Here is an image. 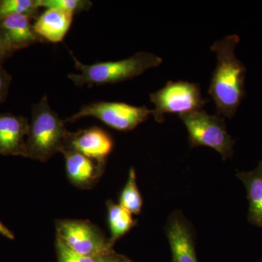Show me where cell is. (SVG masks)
I'll use <instances>...</instances> for the list:
<instances>
[{"label":"cell","mask_w":262,"mask_h":262,"mask_svg":"<svg viewBox=\"0 0 262 262\" xmlns=\"http://www.w3.org/2000/svg\"><path fill=\"white\" fill-rule=\"evenodd\" d=\"M122 262H133V261H131L130 260H129L128 258H124V260H123V261Z\"/></svg>","instance_id":"24"},{"label":"cell","mask_w":262,"mask_h":262,"mask_svg":"<svg viewBox=\"0 0 262 262\" xmlns=\"http://www.w3.org/2000/svg\"><path fill=\"white\" fill-rule=\"evenodd\" d=\"M29 123L21 115L0 113V155L27 158Z\"/></svg>","instance_id":"12"},{"label":"cell","mask_w":262,"mask_h":262,"mask_svg":"<svg viewBox=\"0 0 262 262\" xmlns=\"http://www.w3.org/2000/svg\"><path fill=\"white\" fill-rule=\"evenodd\" d=\"M113 146L110 134L100 127H92L77 132L68 131L63 148H70L92 159L105 162Z\"/></svg>","instance_id":"8"},{"label":"cell","mask_w":262,"mask_h":262,"mask_svg":"<svg viewBox=\"0 0 262 262\" xmlns=\"http://www.w3.org/2000/svg\"><path fill=\"white\" fill-rule=\"evenodd\" d=\"M124 256L117 254L115 251L103 255L96 258L95 262H122L124 260Z\"/></svg>","instance_id":"21"},{"label":"cell","mask_w":262,"mask_h":262,"mask_svg":"<svg viewBox=\"0 0 262 262\" xmlns=\"http://www.w3.org/2000/svg\"><path fill=\"white\" fill-rule=\"evenodd\" d=\"M167 237L173 262H198L190 226L180 212L170 214L166 225Z\"/></svg>","instance_id":"10"},{"label":"cell","mask_w":262,"mask_h":262,"mask_svg":"<svg viewBox=\"0 0 262 262\" xmlns=\"http://www.w3.org/2000/svg\"><path fill=\"white\" fill-rule=\"evenodd\" d=\"M56 251L58 262H95L96 258L87 257L75 252L56 235Z\"/></svg>","instance_id":"19"},{"label":"cell","mask_w":262,"mask_h":262,"mask_svg":"<svg viewBox=\"0 0 262 262\" xmlns=\"http://www.w3.org/2000/svg\"><path fill=\"white\" fill-rule=\"evenodd\" d=\"M40 8H56L65 10L74 15L87 11L92 6V2L88 0H37Z\"/></svg>","instance_id":"18"},{"label":"cell","mask_w":262,"mask_h":262,"mask_svg":"<svg viewBox=\"0 0 262 262\" xmlns=\"http://www.w3.org/2000/svg\"><path fill=\"white\" fill-rule=\"evenodd\" d=\"M179 117L187 128L192 147L208 146L218 151L224 160L232 157L235 141L227 132L225 117L209 115L203 108Z\"/></svg>","instance_id":"4"},{"label":"cell","mask_w":262,"mask_h":262,"mask_svg":"<svg viewBox=\"0 0 262 262\" xmlns=\"http://www.w3.org/2000/svg\"><path fill=\"white\" fill-rule=\"evenodd\" d=\"M122 207L132 214H139L142 208V198L136 183L135 168H131L128 178L123 190L120 194V203Z\"/></svg>","instance_id":"16"},{"label":"cell","mask_w":262,"mask_h":262,"mask_svg":"<svg viewBox=\"0 0 262 262\" xmlns=\"http://www.w3.org/2000/svg\"><path fill=\"white\" fill-rule=\"evenodd\" d=\"M155 108L151 115L162 123L166 114L182 115L203 108L208 100L203 98L201 86L187 81H169L165 87L150 94Z\"/></svg>","instance_id":"5"},{"label":"cell","mask_w":262,"mask_h":262,"mask_svg":"<svg viewBox=\"0 0 262 262\" xmlns=\"http://www.w3.org/2000/svg\"><path fill=\"white\" fill-rule=\"evenodd\" d=\"M0 234L8 239H13L15 238L14 234L6 226L3 225L1 222H0Z\"/></svg>","instance_id":"23"},{"label":"cell","mask_w":262,"mask_h":262,"mask_svg":"<svg viewBox=\"0 0 262 262\" xmlns=\"http://www.w3.org/2000/svg\"><path fill=\"white\" fill-rule=\"evenodd\" d=\"M236 177L245 185L249 202L248 219L250 223L262 227V160L251 171H241Z\"/></svg>","instance_id":"14"},{"label":"cell","mask_w":262,"mask_h":262,"mask_svg":"<svg viewBox=\"0 0 262 262\" xmlns=\"http://www.w3.org/2000/svg\"><path fill=\"white\" fill-rule=\"evenodd\" d=\"M61 152L64 155L69 180L76 187L91 189L104 172L105 162L92 159L70 148H63Z\"/></svg>","instance_id":"9"},{"label":"cell","mask_w":262,"mask_h":262,"mask_svg":"<svg viewBox=\"0 0 262 262\" xmlns=\"http://www.w3.org/2000/svg\"><path fill=\"white\" fill-rule=\"evenodd\" d=\"M65 122L50 106L47 96L34 104L27 140V158L46 162L64 147Z\"/></svg>","instance_id":"3"},{"label":"cell","mask_w":262,"mask_h":262,"mask_svg":"<svg viewBox=\"0 0 262 262\" xmlns=\"http://www.w3.org/2000/svg\"><path fill=\"white\" fill-rule=\"evenodd\" d=\"M37 0H0V19L12 15H27L35 19L39 15Z\"/></svg>","instance_id":"17"},{"label":"cell","mask_w":262,"mask_h":262,"mask_svg":"<svg viewBox=\"0 0 262 262\" xmlns=\"http://www.w3.org/2000/svg\"><path fill=\"white\" fill-rule=\"evenodd\" d=\"M46 10L34 19L33 28L43 41L57 43L61 42L70 30L73 20V13L56 8Z\"/></svg>","instance_id":"13"},{"label":"cell","mask_w":262,"mask_h":262,"mask_svg":"<svg viewBox=\"0 0 262 262\" xmlns=\"http://www.w3.org/2000/svg\"><path fill=\"white\" fill-rule=\"evenodd\" d=\"M152 110L146 106H136L123 102H98L84 105L78 113L67 118L73 122L84 117H94L115 130L130 131L147 120Z\"/></svg>","instance_id":"6"},{"label":"cell","mask_w":262,"mask_h":262,"mask_svg":"<svg viewBox=\"0 0 262 262\" xmlns=\"http://www.w3.org/2000/svg\"><path fill=\"white\" fill-rule=\"evenodd\" d=\"M106 206L108 225L111 232V237L108 239V242L113 247L117 239L125 235L135 226V222L133 219L132 213L120 204H115L113 201H108Z\"/></svg>","instance_id":"15"},{"label":"cell","mask_w":262,"mask_h":262,"mask_svg":"<svg viewBox=\"0 0 262 262\" xmlns=\"http://www.w3.org/2000/svg\"><path fill=\"white\" fill-rule=\"evenodd\" d=\"M237 34H231L216 41L211 51L217 57L208 94L216 106V115L232 118L246 96V67L235 55L239 42Z\"/></svg>","instance_id":"1"},{"label":"cell","mask_w":262,"mask_h":262,"mask_svg":"<svg viewBox=\"0 0 262 262\" xmlns=\"http://www.w3.org/2000/svg\"><path fill=\"white\" fill-rule=\"evenodd\" d=\"M12 76L3 65H0V103L4 102L8 97Z\"/></svg>","instance_id":"20"},{"label":"cell","mask_w":262,"mask_h":262,"mask_svg":"<svg viewBox=\"0 0 262 262\" xmlns=\"http://www.w3.org/2000/svg\"><path fill=\"white\" fill-rule=\"evenodd\" d=\"M13 54V53L7 48L0 35V65H3V63Z\"/></svg>","instance_id":"22"},{"label":"cell","mask_w":262,"mask_h":262,"mask_svg":"<svg viewBox=\"0 0 262 262\" xmlns=\"http://www.w3.org/2000/svg\"><path fill=\"white\" fill-rule=\"evenodd\" d=\"M79 74L72 73L69 79L77 86L103 85L123 82L142 75L149 69L163 63L160 56L147 52H139L135 55L117 61L97 62L86 65L81 63L70 51Z\"/></svg>","instance_id":"2"},{"label":"cell","mask_w":262,"mask_h":262,"mask_svg":"<svg viewBox=\"0 0 262 262\" xmlns=\"http://www.w3.org/2000/svg\"><path fill=\"white\" fill-rule=\"evenodd\" d=\"M56 231L71 249L82 256L96 258L113 251L108 239L89 221L58 220Z\"/></svg>","instance_id":"7"},{"label":"cell","mask_w":262,"mask_h":262,"mask_svg":"<svg viewBox=\"0 0 262 262\" xmlns=\"http://www.w3.org/2000/svg\"><path fill=\"white\" fill-rule=\"evenodd\" d=\"M34 19L27 15H12L0 19V35L12 53L44 42L33 28Z\"/></svg>","instance_id":"11"}]
</instances>
